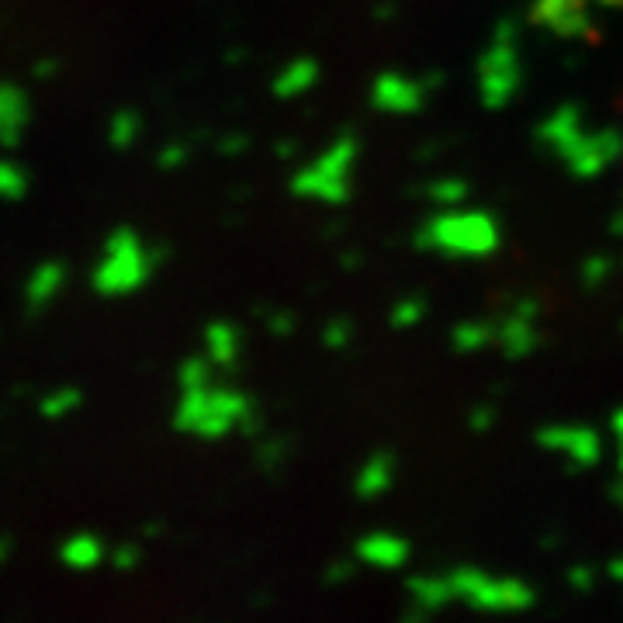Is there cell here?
I'll return each mask as SVG.
<instances>
[{"label":"cell","mask_w":623,"mask_h":623,"mask_svg":"<svg viewBox=\"0 0 623 623\" xmlns=\"http://www.w3.org/2000/svg\"><path fill=\"white\" fill-rule=\"evenodd\" d=\"M156 260L153 250L142 243V236L129 225H118L108 239H104L101 264L90 274V288L104 298H125L132 291H139L142 284L153 277Z\"/></svg>","instance_id":"6da1fadb"},{"label":"cell","mask_w":623,"mask_h":623,"mask_svg":"<svg viewBox=\"0 0 623 623\" xmlns=\"http://www.w3.org/2000/svg\"><path fill=\"white\" fill-rule=\"evenodd\" d=\"M32 125V101L18 84L0 80V146H18Z\"/></svg>","instance_id":"7a4b0ae2"},{"label":"cell","mask_w":623,"mask_h":623,"mask_svg":"<svg viewBox=\"0 0 623 623\" xmlns=\"http://www.w3.org/2000/svg\"><path fill=\"white\" fill-rule=\"evenodd\" d=\"M66 284H70V270H66V264H59V260H45V264L35 267L32 277H28L25 305L28 309H45V305H52L59 295H63Z\"/></svg>","instance_id":"3957f363"},{"label":"cell","mask_w":623,"mask_h":623,"mask_svg":"<svg viewBox=\"0 0 623 623\" xmlns=\"http://www.w3.org/2000/svg\"><path fill=\"white\" fill-rule=\"evenodd\" d=\"M312 80H315L312 59H295V63H288L281 73H277L274 94L277 97H298V94H305V90L312 87Z\"/></svg>","instance_id":"277c9868"},{"label":"cell","mask_w":623,"mask_h":623,"mask_svg":"<svg viewBox=\"0 0 623 623\" xmlns=\"http://www.w3.org/2000/svg\"><path fill=\"white\" fill-rule=\"evenodd\" d=\"M32 187V174L21 163L0 160V201H21Z\"/></svg>","instance_id":"5b68a950"},{"label":"cell","mask_w":623,"mask_h":623,"mask_svg":"<svg viewBox=\"0 0 623 623\" xmlns=\"http://www.w3.org/2000/svg\"><path fill=\"white\" fill-rule=\"evenodd\" d=\"M108 135H111V146H115V149H132L135 139L142 135V115H139V111H132V108L115 111Z\"/></svg>","instance_id":"8992f818"}]
</instances>
